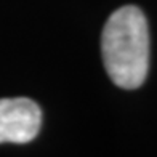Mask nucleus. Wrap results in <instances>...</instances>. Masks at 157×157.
Returning <instances> with one entry per match:
<instances>
[{
	"label": "nucleus",
	"instance_id": "obj_1",
	"mask_svg": "<svg viewBox=\"0 0 157 157\" xmlns=\"http://www.w3.org/2000/svg\"><path fill=\"white\" fill-rule=\"evenodd\" d=\"M104 69L120 88L143 85L149 71V29L138 6L117 8L108 18L101 35Z\"/></svg>",
	"mask_w": 157,
	"mask_h": 157
},
{
	"label": "nucleus",
	"instance_id": "obj_2",
	"mask_svg": "<svg viewBox=\"0 0 157 157\" xmlns=\"http://www.w3.org/2000/svg\"><path fill=\"white\" fill-rule=\"evenodd\" d=\"M42 127V111L29 98L0 99V143L32 141Z\"/></svg>",
	"mask_w": 157,
	"mask_h": 157
}]
</instances>
